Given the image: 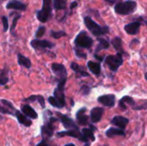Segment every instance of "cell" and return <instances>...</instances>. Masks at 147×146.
<instances>
[{"label":"cell","mask_w":147,"mask_h":146,"mask_svg":"<svg viewBox=\"0 0 147 146\" xmlns=\"http://www.w3.org/2000/svg\"><path fill=\"white\" fill-rule=\"evenodd\" d=\"M136 8H137V3L135 1L127 0L124 2H119L115 7V10L117 14L125 15L134 13L136 10Z\"/></svg>","instance_id":"obj_1"},{"label":"cell","mask_w":147,"mask_h":146,"mask_svg":"<svg viewBox=\"0 0 147 146\" xmlns=\"http://www.w3.org/2000/svg\"><path fill=\"white\" fill-rule=\"evenodd\" d=\"M84 24L89 29V31L92 33L95 36H100L109 33L108 27H101L98 23H96L89 16L84 17Z\"/></svg>","instance_id":"obj_2"},{"label":"cell","mask_w":147,"mask_h":146,"mask_svg":"<svg viewBox=\"0 0 147 146\" xmlns=\"http://www.w3.org/2000/svg\"><path fill=\"white\" fill-rule=\"evenodd\" d=\"M52 14V0H43L42 9L37 12V19L40 22H47Z\"/></svg>","instance_id":"obj_3"},{"label":"cell","mask_w":147,"mask_h":146,"mask_svg":"<svg viewBox=\"0 0 147 146\" xmlns=\"http://www.w3.org/2000/svg\"><path fill=\"white\" fill-rule=\"evenodd\" d=\"M74 42L78 47L89 49L91 47V46L93 44V40H92V38H90L88 35V34L85 31H82L77 35Z\"/></svg>","instance_id":"obj_4"},{"label":"cell","mask_w":147,"mask_h":146,"mask_svg":"<svg viewBox=\"0 0 147 146\" xmlns=\"http://www.w3.org/2000/svg\"><path fill=\"white\" fill-rule=\"evenodd\" d=\"M105 63L112 71H116L119 67L123 63L122 55L121 52H118L116 55H109L105 59Z\"/></svg>","instance_id":"obj_5"},{"label":"cell","mask_w":147,"mask_h":146,"mask_svg":"<svg viewBox=\"0 0 147 146\" xmlns=\"http://www.w3.org/2000/svg\"><path fill=\"white\" fill-rule=\"evenodd\" d=\"M65 83H66V79L59 81V85L55 89L54 93H53V95H54L53 97L56 99V101L59 104L60 108H62L65 106V95H64V87H65Z\"/></svg>","instance_id":"obj_6"},{"label":"cell","mask_w":147,"mask_h":146,"mask_svg":"<svg viewBox=\"0 0 147 146\" xmlns=\"http://www.w3.org/2000/svg\"><path fill=\"white\" fill-rule=\"evenodd\" d=\"M52 70H53V73L55 74V76L59 79V81L66 79L67 72H66L65 67L63 65L58 64V63H53L52 65Z\"/></svg>","instance_id":"obj_7"},{"label":"cell","mask_w":147,"mask_h":146,"mask_svg":"<svg viewBox=\"0 0 147 146\" xmlns=\"http://www.w3.org/2000/svg\"><path fill=\"white\" fill-rule=\"evenodd\" d=\"M58 116L59 117V120L61 121V123L63 124V126H65V128H66L67 130H78V126L75 124V122L71 119L69 118L68 116L65 115V114H62L60 113H57Z\"/></svg>","instance_id":"obj_8"},{"label":"cell","mask_w":147,"mask_h":146,"mask_svg":"<svg viewBox=\"0 0 147 146\" xmlns=\"http://www.w3.org/2000/svg\"><path fill=\"white\" fill-rule=\"evenodd\" d=\"M13 111H16V109L11 102L6 100H0V113L13 115Z\"/></svg>","instance_id":"obj_9"},{"label":"cell","mask_w":147,"mask_h":146,"mask_svg":"<svg viewBox=\"0 0 147 146\" xmlns=\"http://www.w3.org/2000/svg\"><path fill=\"white\" fill-rule=\"evenodd\" d=\"M98 102L106 107H114L115 104V95H104L97 99Z\"/></svg>","instance_id":"obj_10"},{"label":"cell","mask_w":147,"mask_h":146,"mask_svg":"<svg viewBox=\"0 0 147 146\" xmlns=\"http://www.w3.org/2000/svg\"><path fill=\"white\" fill-rule=\"evenodd\" d=\"M31 46L35 48H53L54 46V44L45 40H34L31 41Z\"/></svg>","instance_id":"obj_11"},{"label":"cell","mask_w":147,"mask_h":146,"mask_svg":"<svg viewBox=\"0 0 147 146\" xmlns=\"http://www.w3.org/2000/svg\"><path fill=\"white\" fill-rule=\"evenodd\" d=\"M112 125L118 126L119 128L124 130L129 123V120L123 116H115L111 120Z\"/></svg>","instance_id":"obj_12"},{"label":"cell","mask_w":147,"mask_h":146,"mask_svg":"<svg viewBox=\"0 0 147 146\" xmlns=\"http://www.w3.org/2000/svg\"><path fill=\"white\" fill-rule=\"evenodd\" d=\"M104 113V109L102 108H92V110L90 111V118H91V121L93 123H97L102 120V114Z\"/></svg>","instance_id":"obj_13"},{"label":"cell","mask_w":147,"mask_h":146,"mask_svg":"<svg viewBox=\"0 0 147 146\" xmlns=\"http://www.w3.org/2000/svg\"><path fill=\"white\" fill-rule=\"evenodd\" d=\"M65 136L75 138V139H78L79 140H81V139L83 137V134L79 133V130H73V129L57 133V137L58 138H62V137H65Z\"/></svg>","instance_id":"obj_14"},{"label":"cell","mask_w":147,"mask_h":146,"mask_svg":"<svg viewBox=\"0 0 147 146\" xmlns=\"http://www.w3.org/2000/svg\"><path fill=\"white\" fill-rule=\"evenodd\" d=\"M15 115H16V117L18 122H19L21 125H22V126H27V127L31 126V125H32L31 120H29V119L28 118V116H26L24 114H22L20 111L16 110V111L15 112Z\"/></svg>","instance_id":"obj_15"},{"label":"cell","mask_w":147,"mask_h":146,"mask_svg":"<svg viewBox=\"0 0 147 146\" xmlns=\"http://www.w3.org/2000/svg\"><path fill=\"white\" fill-rule=\"evenodd\" d=\"M140 28V22H134L129 24L125 25L124 29L128 34H136L139 32V29Z\"/></svg>","instance_id":"obj_16"},{"label":"cell","mask_w":147,"mask_h":146,"mask_svg":"<svg viewBox=\"0 0 147 146\" xmlns=\"http://www.w3.org/2000/svg\"><path fill=\"white\" fill-rule=\"evenodd\" d=\"M53 130H54V127L53 126V122H51L50 120L46 123L42 127H41V135L43 138L45 137H52L53 135Z\"/></svg>","instance_id":"obj_17"},{"label":"cell","mask_w":147,"mask_h":146,"mask_svg":"<svg viewBox=\"0 0 147 146\" xmlns=\"http://www.w3.org/2000/svg\"><path fill=\"white\" fill-rule=\"evenodd\" d=\"M22 112L26 116H28V117L30 118V119L35 120V119L38 118L37 113H36V112L34 111V109L31 106H29L28 104L23 105V106L22 107Z\"/></svg>","instance_id":"obj_18"},{"label":"cell","mask_w":147,"mask_h":146,"mask_svg":"<svg viewBox=\"0 0 147 146\" xmlns=\"http://www.w3.org/2000/svg\"><path fill=\"white\" fill-rule=\"evenodd\" d=\"M6 8L7 9H17V10H25L27 6L26 4L17 1V0H13V1H10L7 3L6 5Z\"/></svg>","instance_id":"obj_19"},{"label":"cell","mask_w":147,"mask_h":146,"mask_svg":"<svg viewBox=\"0 0 147 146\" xmlns=\"http://www.w3.org/2000/svg\"><path fill=\"white\" fill-rule=\"evenodd\" d=\"M85 112H86V108H83L80 110H78V112L77 113V120L80 126H85L88 123V116L84 114Z\"/></svg>","instance_id":"obj_20"},{"label":"cell","mask_w":147,"mask_h":146,"mask_svg":"<svg viewBox=\"0 0 147 146\" xmlns=\"http://www.w3.org/2000/svg\"><path fill=\"white\" fill-rule=\"evenodd\" d=\"M87 66L89 70L94 74L98 76L101 73V64L99 62H93V61H89L87 63Z\"/></svg>","instance_id":"obj_21"},{"label":"cell","mask_w":147,"mask_h":146,"mask_svg":"<svg viewBox=\"0 0 147 146\" xmlns=\"http://www.w3.org/2000/svg\"><path fill=\"white\" fill-rule=\"evenodd\" d=\"M124 135H125V133L121 128L111 127L106 132V136L108 138H109V139H112V138H115V137H117V136H124Z\"/></svg>","instance_id":"obj_22"},{"label":"cell","mask_w":147,"mask_h":146,"mask_svg":"<svg viewBox=\"0 0 147 146\" xmlns=\"http://www.w3.org/2000/svg\"><path fill=\"white\" fill-rule=\"evenodd\" d=\"M126 104H128V105H131V106H134L135 104V102L134 100L130 97V96H124L121 99L120 102H119V106L120 108L122 109V110H125L127 109V106Z\"/></svg>","instance_id":"obj_23"},{"label":"cell","mask_w":147,"mask_h":146,"mask_svg":"<svg viewBox=\"0 0 147 146\" xmlns=\"http://www.w3.org/2000/svg\"><path fill=\"white\" fill-rule=\"evenodd\" d=\"M114 48L115 50H117L119 52L121 53H125L124 50H123V46H122V40L120 38V37H115L111 41Z\"/></svg>","instance_id":"obj_24"},{"label":"cell","mask_w":147,"mask_h":146,"mask_svg":"<svg viewBox=\"0 0 147 146\" xmlns=\"http://www.w3.org/2000/svg\"><path fill=\"white\" fill-rule=\"evenodd\" d=\"M17 60H18V64H19L20 65H22V66H23V67H26V68H28V69L31 67V61H30L28 58L24 57L22 54L19 53V54L17 55Z\"/></svg>","instance_id":"obj_25"},{"label":"cell","mask_w":147,"mask_h":146,"mask_svg":"<svg viewBox=\"0 0 147 146\" xmlns=\"http://www.w3.org/2000/svg\"><path fill=\"white\" fill-rule=\"evenodd\" d=\"M71 70H73L79 76H82V77H90L89 73H87L86 71H83L82 68L77 63H75V62H72L71 64Z\"/></svg>","instance_id":"obj_26"},{"label":"cell","mask_w":147,"mask_h":146,"mask_svg":"<svg viewBox=\"0 0 147 146\" xmlns=\"http://www.w3.org/2000/svg\"><path fill=\"white\" fill-rule=\"evenodd\" d=\"M98 41H99V44L96 46V52H98L100 50H102V49H108L109 47V43L108 42V40L106 39L99 38Z\"/></svg>","instance_id":"obj_27"},{"label":"cell","mask_w":147,"mask_h":146,"mask_svg":"<svg viewBox=\"0 0 147 146\" xmlns=\"http://www.w3.org/2000/svg\"><path fill=\"white\" fill-rule=\"evenodd\" d=\"M82 134L83 136L87 139L88 140L90 139L92 141H95V136H94V133H93V131L91 129H89V128H84L82 130Z\"/></svg>","instance_id":"obj_28"},{"label":"cell","mask_w":147,"mask_h":146,"mask_svg":"<svg viewBox=\"0 0 147 146\" xmlns=\"http://www.w3.org/2000/svg\"><path fill=\"white\" fill-rule=\"evenodd\" d=\"M66 6V0H53V7L55 9L59 10L65 9Z\"/></svg>","instance_id":"obj_29"},{"label":"cell","mask_w":147,"mask_h":146,"mask_svg":"<svg viewBox=\"0 0 147 146\" xmlns=\"http://www.w3.org/2000/svg\"><path fill=\"white\" fill-rule=\"evenodd\" d=\"M51 34H52V36H53L54 39H59V38L65 36L66 34H65V32H64V31H59V32H53H53L51 33Z\"/></svg>","instance_id":"obj_30"},{"label":"cell","mask_w":147,"mask_h":146,"mask_svg":"<svg viewBox=\"0 0 147 146\" xmlns=\"http://www.w3.org/2000/svg\"><path fill=\"white\" fill-rule=\"evenodd\" d=\"M48 102H49V103H50L53 107H54V108H60L59 104L58 103V102L56 101V99H55L53 96H50V97L48 98Z\"/></svg>","instance_id":"obj_31"},{"label":"cell","mask_w":147,"mask_h":146,"mask_svg":"<svg viewBox=\"0 0 147 146\" xmlns=\"http://www.w3.org/2000/svg\"><path fill=\"white\" fill-rule=\"evenodd\" d=\"M45 32H46V28H45V27H40V28H38L36 34H35L36 38H40V37L43 36L44 34H45Z\"/></svg>","instance_id":"obj_32"},{"label":"cell","mask_w":147,"mask_h":146,"mask_svg":"<svg viewBox=\"0 0 147 146\" xmlns=\"http://www.w3.org/2000/svg\"><path fill=\"white\" fill-rule=\"evenodd\" d=\"M2 22H3V30L6 32L9 28V24H8V19L6 16H3L2 17Z\"/></svg>","instance_id":"obj_33"},{"label":"cell","mask_w":147,"mask_h":146,"mask_svg":"<svg viewBox=\"0 0 147 146\" xmlns=\"http://www.w3.org/2000/svg\"><path fill=\"white\" fill-rule=\"evenodd\" d=\"M75 52H76V55L78 56V57H79V58H82V59H86V54L85 53H84V52H82L80 50H78V48H76L75 49Z\"/></svg>","instance_id":"obj_34"},{"label":"cell","mask_w":147,"mask_h":146,"mask_svg":"<svg viewBox=\"0 0 147 146\" xmlns=\"http://www.w3.org/2000/svg\"><path fill=\"white\" fill-rule=\"evenodd\" d=\"M37 101L41 105V107L44 108H45V100H44V97L41 96H37Z\"/></svg>","instance_id":"obj_35"},{"label":"cell","mask_w":147,"mask_h":146,"mask_svg":"<svg viewBox=\"0 0 147 146\" xmlns=\"http://www.w3.org/2000/svg\"><path fill=\"white\" fill-rule=\"evenodd\" d=\"M9 79L5 76H1L0 77V85H5L8 83Z\"/></svg>","instance_id":"obj_36"},{"label":"cell","mask_w":147,"mask_h":146,"mask_svg":"<svg viewBox=\"0 0 147 146\" xmlns=\"http://www.w3.org/2000/svg\"><path fill=\"white\" fill-rule=\"evenodd\" d=\"M25 102H35L37 101V96H31L30 97L27 98L24 100Z\"/></svg>","instance_id":"obj_37"},{"label":"cell","mask_w":147,"mask_h":146,"mask_svg":"<svg viewBox=\"0 0 147 146\" xmlns=\"http://www.w3.org/2000/svg\"><path fill=\"white\" fill-rule=\"evenodd\" d=\"M20 18V15H16L15 18H14V20H13V23H12V26H11V29H12V31L16 28V22H17V21H18V19Z\"/></svg>","instance_id":"obj_38"},{"label":"cell","mask_w":147,"mask_h":146,"mask_svg":"<svg viewBox=\"0 0 147 146\" xmlns=\"http://www.w3.org/2000/svg\"><path fill=\"white\" fill-rule=\"evenodd\" d=\"M81 90H82V92H83L84 95H88V94L90 93V88L87 87V86H84V87L81 89Z\"/></svg>","instance_id":"obj_39"},{"label":"cell","mask_w":147,"mask_h":146,"mask_svg":"<svg viewBox=\"0 0 147 146\" xmlns=\"http://www.w3.org/2000/svg\"><path fill=\"white\" fill-rule=\"evenodd\" d=\"M35 146H49V145L46 142L45 139H42V141H41L40 143H39L37 145H35Z\"/></svg>","instance_id":"obj_40"},{"label":"cell","mask_w":147,"mask_h":146,"mask_svg":"<svg viewBox=\"0 0 147 146\" xmlns=\"http://www.w3.org/2000/svg\"><path fill=\"white\" fill-rule=\"evenodd\" d=\"M107 3H110V4H113V3H119V2H121V0H105Z\"/></svg>","instance_id":"obj_41"},{"label":"cell","mask_w":147,"mask_h":146,"mask_svg":"<svg viewBox=\"0 0 147 146\" xmlns=\"http://www.w3.org/2000/svg\"><path fill=\"white\" fill-rule=\"evenodd\" d=\"M95 58H96V59H98L100 62H102V61L103 60V58L101 57V56H99V55H97V54H95Z\"/></svg>","instance_id":"obj_42"},{"label":"cell","mask_w":147,"mask_h":146,"mask_svg":"<svg viewBox=\"0 0 147 146\" xmlns=\"http://www.w3.org/2000/svg\"><path fill=\"white\" fill-rule=\"evenodd\" d=\"M77 5H78V3L77 2H72L71 4V6H70V8L71 9H74L75 7H77Z\"/></svg>","instance_id":"obj_43"},{"label":"cell","mask_w":147,"mask_h":146,"mask_svg":"<svg viewBox=\"0 0 147 146\" xmlns=\"http://www.w3.org/2000/svg\"><path fill=\"white\" fill-rule=\"evenodd\" d=\"M65 146H75V145L74 144H68V145H66Z\"/></svg>","instance_id":"obj_44"},{"label":"cell","mask_w":147,"mask_h":146,"mask_svg":"<svg viewBox=\"0 0 147 146\" xmlns=\"http://www.w3.org/2000/svg\"><path fill=\"white\" fill-rule=\"evenodd\" d=\"M146 26H147V21H146Z\"/></svg>","instance_id":"obj_45"},{"label":"cell","mask_w":147,"mask_h":146,"mask_svg":"<svg viewBox=\"0 0 147 146\" xmlns=\"http://www.w3.org/2000/svg\"><path fill=\"white\" fill-rule=\"evenodd\" d=\"M146 80H147V76H146Z\"/></svg>","instance_id":"obj_46"}]
</instances>
